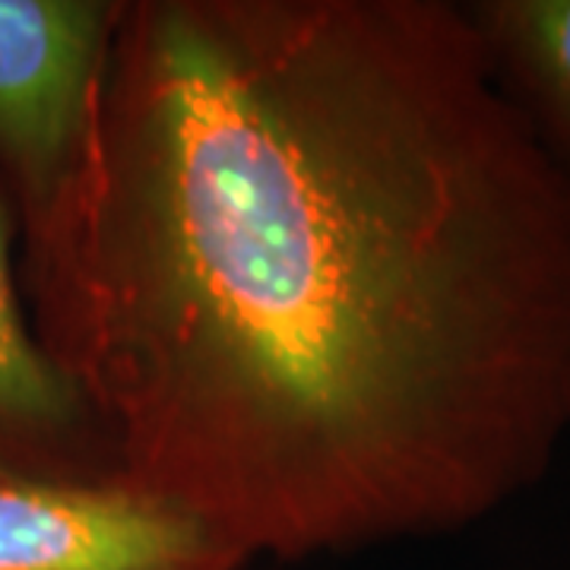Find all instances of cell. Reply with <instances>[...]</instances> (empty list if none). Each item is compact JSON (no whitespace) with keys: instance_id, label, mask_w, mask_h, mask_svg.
Here are the masks:
<instances>
[{"instance_id":"obj_1","label":"cell","mask_w":570,"mask_h":570,"mask_svg":"<svg viewBox=\"0 0 570 570\" xmlns=\"http://www.w3.org/2000/svg\"><path fill=\"white\" fill-rule=\"evenodd\" d=\"M115 482L307 561L469 530L570 434V184L450 0H121L32 228Z\"/></svg>"},{"instance_id":"obj_5","label":"cell","mask_w":570,"mask_h":570,"mask_svg":"<svg viewBox=\"0 0 570 570\" xmlns=\"http://www.w3.org/2000/svg\"><path fill=\"white\" fill-rule=\"evenodd\" d=\"M491 73L570 184V0H472Z\"/></svg>"},{"instance_id":"obj_3","label":"cell","mask_w":570,"mask_h":570,"mask_svg":"<svg viewBox=\"0 0 570 570\" xmlns=\"http://www.w3.org/2000/svg\"><path fill=\"white\" fill-rule=\"evenodd\" d=\"M223 532L118 482L0 469V570H247Z\"/></svg>"},{"instance_id":"obj_4","label":"cell","mask_w":570,"mask_h":570,"mask_svg":"<svg viewBox=\"0 0 570 570\" xmlns=\"http://www.w3.org/2000/svg\"><path fill=\"white\" fill-rule=\"evenodd\" d=\"M10 245V209L0 200V469L115 482V453L99 415L22 314Z\"/></svg>"},{"instance_id":"obj_2","label":"cell","mask_w":570,"mask_h":570,"mask_svg":"<svg viewBox=\"0 0 570 570\" xmlns=\"http://www.w3.org/2000/svg\"><path fill=\"white\" fill-rule=\"evenodd\" d=\"M121 0H0V165L39 228L89 142Z\"/></svg>"}]
</instances>
